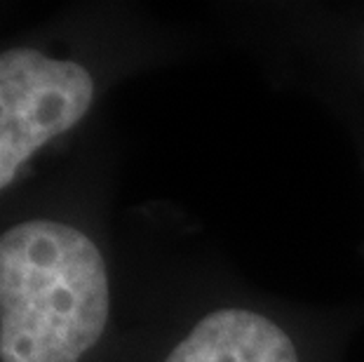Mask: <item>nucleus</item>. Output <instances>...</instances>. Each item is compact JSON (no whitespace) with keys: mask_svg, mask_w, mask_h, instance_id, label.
<instances>
[{"mask_svg":"<svg viewBox=\"0 0 364 362\" xmlns=\"http://www.w3.org/2000/svg\"><path fill=\"white\" fill-rule=\"evenodd\" d=\"M113 313L97 238L64 219H28L0 235V360L85 362Z\"/></svg>","mask_w":364,"mask_h":362,"instance_id":"f257e3e1","label":"nucleus"},{"mask_svg":"<svg viewBox=\"0 0 364 362\" xmlns=\"http://www.w3.org/2000/svg\"><path fill=\"white\" fill-rule=\"evenodd\" d=\"M212 36L327 106L364 156V0L216 3Z\"/></svg>","mask_w":364,"mask_h":362,"instance_id":"f03ea898","label":"nucleus"},{"mask_svg":"<svg viewBox=\"0 0 364 362\" xmlns=\"http://www.w3.org/2000/svg\"><path fill=\"white\" fill-rule=\"evenodd\" d=\"M362 322L358 306L263 292L214 254L158 362H346Z\"/></svg>","mask_w":364,"mask_h":362,"instance_id":"7ed1b4c3","label":"nucleus"},{"mask_svg":"<svg viewBox=\"0 0 364 362\" xmlns=\"http://www.w3.org/2000/svg\"><path fill=\"white\" fill-rule=\"evenodd\" d=\"M99 75L75 57L14 48L0 55V191L36 151L87 118Z\"/></svg>","mask_w":364,"mask_h":362,"instance_id":"20e7f679","label":"nucleus"},{"mask_svg":"<svg viewBox=\"0 0 364 362\" xmlns=\"http://www.w3.org/2000/svg\"><path fill=\"white\" fill-rule=\"evenodd\" d=\"M360 158H362V167H364V156H360Z\"/></svg>","mask_w":364,"mask_h":362,"instance_id":"39448f33","label":"nucleus"}]
</instances>
